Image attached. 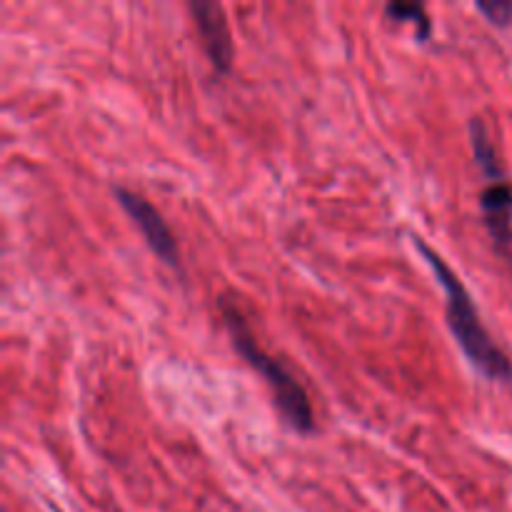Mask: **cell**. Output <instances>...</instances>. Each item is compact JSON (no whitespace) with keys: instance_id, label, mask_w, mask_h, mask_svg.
Listing matches in <instances>:
<instances>
[{"instance_id":"obj_1","label":"cell","mask_w":512,"mask_h":512,"mask_svg":"<svg viewBox=\"0 0 512 512\" xmlns=\"http://www.w3.org/2000/svg\"><path fill=\"white\" fill-rule=\"evenodd\" d=\"M415 245L423 253V258L428 260V265L433 268L435 278H438L440 288H443L445 298V315H448V328L453 330L455 340H458L460 350L465 353V358L490 380H500V383H510L512 380V363L508 355L495 345V340L490 338V333L485 330L483 320H480L478 308H475L473 298H470L468 288L463 285V280L448 268L443 258H440L435 250H430L425 245V240L415 238Z\"/></svg>"},{"instance_id":"obj_2","label":"cell","mask_w":512,"mask_h":512,"mask_svg":"<svg viewBox=\"0 0 512 512\" xmlns=\"http://www.w3.org/2000/svg\"><path fill=\"white\" fill-rule=\"evenodd\" d=\"M218 305L235 350L243 355L245 363L253 365V368L263 375L268 388L273 390L275 405H278V410L283 413V418L288 420L298 433H310V430L315 428V415L308 398V390L303 388V383H300L278 358L268 355L258 343H255V335L250 333L248 323H245V315L240 313L238 305L230 303L228 298L220 300Z\"/></svg>"},{"instance_id":"obj_3","label":"cell","mask_w":512,"mask_h":512,"mask_svg":"<svg viewBox=\"0 0 512 512\" xmlns=\"http://www.w3.org/2000/svg\"><path fill=\"white\" fill-rule=\"evenodd\" d=\"M115 198L123 205L125 213L133 218V223L138 225V230L143 233L148 248L163 260L165 265H170L173 270H180V250L178 240H175L173 230L168 228V223L163 220V215L158 213L153 203L143 195L133 193L128 188H115Z\"/></svg>"},{"instance_id":"obj_4","label":"cell","mask_w":512,"mask_h":512,"mask_svg":"<svg viewBox=\"0 0 512 512\" xmlns=\"http://www.w3.org/2000/svg\"><path fill=\"white\" fill-rule=\"evenodd\" d=\"M190 13H193L200 43H203L213 68L218 73H228L230 65H233L235 50L225 8L218 3H208V0H193L190 3Z\"/></svg>"},{"instance_id":"obj_5","label":"cell","mask_w":512,"mask_h":512,"mask_svg":"<svg viewBox=\"0 0 512 512\" xmlns=\"http://www.w3.org/2000/svg\"><path fill=\"white\" fill-rule=\"evenodd\" d=\"M485 228L495 238L498 248L512 245V183L508 178L495 180L480 193Z\"/></svg>"},{"instance_id":"obj_6","label":"cell","mask_w":512,"mask_h":512,"mask_svg":"<svg viewBox=\"0 0 512 512\" xmlns=\"http://www.w3.org/2000/svg\"><path fill=\"white\" fill-rule=\"evenodd\" d=\"M470 143H473L475 160H478L485 178H490L493 183L495 180H505V170L498 158V148H495V143L490 140L488 128H485V123L480 118H473V123H470Z\"/></svg>"},{"instance_id":"obj_7","label":"cell","mask_w":512,"mask_h":512,"mask_svg":"<svg viewBox=\"0 0 512 512\" xmlns=\"http://www.w3.org/2000/svg\"><path fill=\"white\" fill-rule=\"evenodd\" d=\"M385 13L390 15L398 23H413L415 25V35L420 40H428L430 33H433V23H430L428 8L420 3H390L385 8Z\"/></svg>"},{"instance_id":"obj_8","label":"cell","mask_w":512,"mask_h":512,"mask_svg":"<svg viewBox=\"0 0 512 512\" xmlns=\"http://www.w3.org/2000/svg\"><path fill=\"white\" fill-rule=\"evenodd\" d=\"M478 10L498 28L512 23V3L510 0H478Z\"/></svg>"}]
</instances>
